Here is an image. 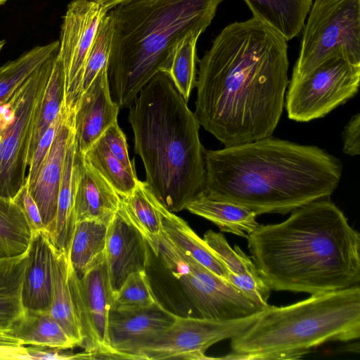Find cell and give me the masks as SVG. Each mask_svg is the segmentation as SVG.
Instances as JSON below:
<instances>
[{
    "label": "cell",
    "mask_w": 360,
    "mask_h": 360,
    "mask_svg": "<svg viewBox=\"0 0 360 360\" xmlns=\"http://www.w3.org/2000/svg\"><path fill=\"white\" fill-rule=\"evenodd\" d=\"M261 312L231 320L177 315L173 324L143 349L141 360L213 359L205 355L210 346L242 333Z\"/></svg>",
    "instance_id": "11"
},
{
    "label": "cell",
    "mask_w": 360,
    "mask_h": 360,
    "mask_svg": "<svg viewBox=\"0 0 360 360\" xmlns=\"http://www.w3.org/2000/svg\"><path fill=\"white\" fill-rule=\"evenodd\" d=\"M224 1L134 0L108 12L113 24L108 79L120 108L156 74L167 72L179 41L191 30L203 33Z\"/></svg>",
    "instance_id": "5"
},
{
    "label": "cell",
    "mask_w": 360,
    "mask_h": 360,
    "mask_svg": "<svg viewBox=\"0 0 360 360\" xmlns=\"http://www.w3.org/2000/svg\"><path fill=\"white\" fill-rule=\"evenodd\" d=\"M207 197L256 215L286 214L329 198L342 174L338 159L314 146L268 136L205 151Z\"/></svg>",
    "instance_id": "2"
},
{
    "label": "cell",
    "mask_w": 360,
    "mask_h": 360,
    "mask_svg": "<svg viewBox=\"0 0 360 360\" xmlns=\"http://www.w3.org/2000/svg\"><path fill=\"white\" fill-rule=\"evenodd\" d=\"M13 200L24 213L32 232L46 230L37 205L29 192L26 181Z\"/></svg>",
    "instance_id": "40"
},
{
    "label": "cell",
    "mask_w": 360,
    "mask_h": 360,
    "mask_svg": "<svg viewBox=\"0 0 360 360\" xmlns=\"http://www.w3.org/2000/svg\"><path fill=\"white\" fill-rule=\"evenodd\" d=\"M112 154L118 159L130 172L136 173L134 161L129 157L128 146L124 134L118 125L117 121L111 124L102 135Z\"/></svg>",
    "instance_id": "39"
},
{
    "label": "cell",
    "mask_w": 360,
    "mask_h": 360,
    "mask_svg": "<svg viewBox=\"0 0 360 360\" xmlns=\"http://www.w3.org/2000/svg\"><path fill=\"white\" fill-rule=\"evenodd\" d=\"M8 0H0V6L6 3Z\"/></svg>",
    "instance_id": "45"
},
{
    "label": "cell",
    "mask_w": 360,
    "mask_h": 360,
    "mask_svg": "<svg viewBox=\"0 0 360 360\" xmlns=\"http://www.w3.org/2000/svg\"><path fill=\"white\" fill-rule=\"evenodd\" d=\"M226 280L252 301L266 309L271 289L263 281L258 271L234 274L227 271Z\"/></svg>",
    "instance_id": "37"
},
{
    "label": "cell",
    "mask_w": 360,
    "mask_h": 360,
    "mask_svg": "<svg viewBox=\"0 0 360 360\" xmlns=\"http://www.w3.org/2000/svg\"><path fill=\"white\" fill-rule=\"evenodd\" d=\"M81 156L76 148L74 132L66 151L56 217L50 229L46 231L53 247L67 256L76 225L74 199Z\"/></svg>",
    "instance_id": "20"
},
{
    "label": "cell",
    "mask_w": 360,
    "mask_h": 360,
    "mask_svg": "<svg viewBox=\"0 0 360 360\" xmlns=\"http://www.w3.org/2000/svg\"><path fill=\"white\" fill-rule=\"evenodd\" d=\"M112 37V20L107 13L98 26L86 60L82 79V92L91 85L101 72L108 70Z\"/></svg>",
    "instance_id": "34"
},
{
    "label": "cell",
    "mask_w": 360,
    "mask_h": 360,
    "mask_svg": "<svg viewBox=\"0 0 360 360\" xmlns=\"http://www.w3.org/2000/svg\"><path fill=\"white\" fill-rule=\"evenodd\" d=\"M32 230L21 209L13 199L0 196V258L25 253Z\"/></svg>",
    "instance_id": "29"
},
{
    "label": "cell",
    "mask_w": 360,
    "mask_h": 360,
    "mask_svg": "<svg viewBox=\"0 0 360 360\" xmlns=\"http://www.w3.org/2000/svg\"><path fill=\"white\" fill-rule=\"evenodd\" d=\"M157 302L146 271L131 274L114 294L110 309L131 311L145 308Z\"/></svg>",
    "instance_id": "35"
},
{
    "label": "cell",
    "mask_w": 360,
    "mask_h": 360,
    "mask_svg": "<svg viewBox=\"0 0 360 360\" xmlns=\"http://www.w3.org/2000/svg\"><path fill=\"white\" fill-rule=\"evenodd\" d=\"M5 43H6L5 40L0 41V51H1L2 48L4 47Z\"/></svg>",
    "instance_id": "44"
},
{
    "label": "cell",
    "mask_w": 360,
    "mask_h": 360,
    "mask_svg": "<svg viewBox=\"0 0 360 360\" xmlns=\"http://www.w3.org/2000/svg\"><path fill=\"white\" fill-rule=\"evenodd\" d=\"M177 315L158 301L131 311L110 310L108 343L111 359L141 360V353L175 321Z\"/></svg>",
    "instance_id": "14"
},
{
    "label": "cell",
    "mask_w": 360,
    "mask_h": 360,
    "mask_svg": "<svg viewBox=\"0 0 360 360\" xmlns=\"http://www.w3.org/2000/svg\"><path fill=\"white\" fill-rule=\"evenodd\" d=\"M120 209L146 238L150 250L157 255L158 239L162 231L155 197L146 181H138L134 190L121 197Z\"/></svg>",
    "instance_id": "26"
},
{
    "label": "cell",
    "mask_w": 360,
    "mask_h": 360,
    "mask_svg": "<svg viewBox=\"0 0 360 360\" xmlns=\"http://www.w3.org/2000/svg\"><path fill=\"white\" fill-rule=\"evenodd\" d=\"M204 241L225 267L234 274L257 271L253 261L235 245L233 249L221 233L207 231Z\"/></svg>",
    "instance_id": "36"
},
{
    "label": "cell",
    "mask_w": 360,
    "mask_h": 360,
    "mask_svg": "<svg viewBox=\"0 0 360 360\" xmlns=\"http://www.w3.org/2000/svg\"><path fill=\"white\" fill-rule=\"evenodd\" d=\"M360 336V287L313 294L285 307L269 305L244 332L231 339L224 359H292L329 341Z\"/></svg>",
    "instance_id": "6"
},
{
    "label": "cell",
    "mask_w": 360,
    "mask_h": 360,
    "mask_svg": "<svg viewBox=\"0 0 360 360\" xmlns=\"http://www.w3.org/2000/svg\"><path fill=\"white\" fill-rule=\"evenodd\" d=\"M253 17L280 33L287 41L300 33L313 0H244Z\"/></svg>",
    "instance_id": "22"
},
{
    "label": "cell",
    "mask_w": 360,
    "mask_h": 360,
    "mask_svg": "<svg viewBox=\"0 0 360 360\" xmlns=\"http://www.w3.org/2000/svg\"><path fill=\"white\" fill-rule=\"evenodd\" d=\"M180 283L197 316L231 320L264 311L226 279L215 274L179 249L162 231L157 255Z\"/></svg>",
    "instance_id": "9"
},
{
    "label": "cell",
    "mask_w": 360,
    "mask_h": 360,
    "mask_svg": "<svg viewBox=\"0 0 360 360\" xmlns=\"http://www.w3.org/2000/svg\"><path fill=\"white\" fill-rule=\"evenodd\" d=\"M8 329L23 345L62 349L77 347L49 311L25 310Z\"/></svg>",
    "instance_id": "23"
},
{
    "label": "cell",
    "mask_w": 360,
    "mask_h": 360,
    "mask_svg": "<svg viewBox=\"0 0 360 360\" xmlns=\"http://www.w3.org/2000/svg\"><path fill=\"white\" fill-rule=\"evenodd\" d=\"M155 202L163 231L169 240L198 263L219 276L226 279L227 269L204 240L193 231L186 221L166 209L156 198Z\"/></svg>",
    "instance_id": "21"
},
{
    "label": "cell",
    "mask_w": 360,
    "mask_h": 360,
    "mask_svg": "<svg viewBox=\"0 0 360 360\" xmlns=\"http://www.w3.org/2000/svg\"><path fill=\"white\" fill-rule=\"evenodd\" d=\"M190 212L216 224L221 231L247 237L259 225L250 210L226 201L211 199L202 193L186 207Z\"/></svg>",
    "instance_id": "24"
},
{
    "label": "cell",
    "mask_w": 360,
    "mask_h": 360,
    "mask_svg": "<svg viewBox=\"0 0 360 360\" xmlns=\"http://www.w3.org/2000/svg\"><path fill=\"white\" fill-rule=\"evenodd\" d=\"M121 201V196L82 154L74 199L76 222L96 220L108 225L118 211Z\"/></svg>",
    "instance_id": "19"
},
{
    "label": "cell",
    "mask_w": 360,
    "mask_h": 360,
    "mask_svg": "<svg viewBox=\"0 0 360 360\" xmlns=\"http://www.w3.org/2000/svg\"><path fill=\"white\" fill-rule=\"evenodd\" d=\"M107 11L90 0H72L63 18L57 57L65 78V103L75 111L82 94L86 60L98 26Z\"/></svg>",
    "instance_id": "13"
},
{
    "label": "cell",
    "mask_w": 360,
    "mask_h": 360,
    "mask_svg": "<svg viewBox=\"0 0 360 360\" xmlns=\"http://www.w3.org/2000/svg\"><path fill=\"white\" fill-rule=\"evenodd\" d=\"M108 226L96 220L76 222L68 260L79 276L84 274L105 257Z\"/></svg>",
    "instance_id": "25"
},
{
    "label": "cell",
    "mask_w": 360,
    "mask_h": 360,
    "mask_svg": "<svg viewBox=\"0 0 360 360\" xmlns=\"http://www.w3.org/2000/svg\"><path fill=\"white\" fill-rule=\"evenodd\" d=\"M257 270L271 290L311 295L359 285L360 235L328 198L246 237Z\"/></svg>",
    "instance_id": "3"
},
{
    "label": "cell",
    "mask_w": 360,
    "mask_h": 360,
    "mask_svg": "<svg viewBox=\"0 0 360 360\" xmlns=\"http://www.w3.org/2000/svg\"><path fill=\"white\" fill-rule=\"evenodd\" d=\"M68 283L83 338L82 347L91 359H111L108 323L113 292L105 256L80 276L68 260Z\"/></svg>",
    "instance_id": "12"
},
{
    "label": "cell",
    "mask_w": 360,
    "mask_h": 360,
    "mask_svg": "<svg viewBox=\"0 0 360 360\" xmlns=\"http://www.w3.org/2000/svg\"><path fill=\"white\" fill-rule=\"evenodd\" d=\"M55 248L46 230L33 232L22 283L25 310L49 311L53 297V261Z\"/></svg>",
    "instance_id": "18"
},
{
    "label": "cell",
    "mask_w": 360,
    "mask_h": 360,
    "mask_svg": "<svg viewBox=\"0 0 360 360\" xmlns=\"http://www.w3.org/2000/svg\"><path fill=\"white\" fill-rule=\"evenodd\" d=\"M149 249L146 238L120 207L108 224L105 251L113 295L131 274L146 271Z\"/></svg>",
    "instance_id": "15"
},
{
    "label": "cell",
    "mask_w": 360,
    "mask_h": 360,
    "mask_svg": "<svg viewBox=\"0 0 360 360\" xmlns=\"http://www.w3.org/2000/svg\"><path fill=\"white\" fill-rule=\"evenodd\" d=\"M84 159L96 169L121 196L129 195L139 181L110 152L101 137L84 154Z\"/></svg>",
    "instance_id": "32"
},
{
    "label": "cell",
    "mask_w": 360,
    "mask_h": 360,
    "mask_svg": "<svg viewBox=\"0 0 360 360\" xmlns=\"http://www.w3.org/2000/svg\"><path fill=\"white\" fill-rule=\"evenodd\" d=\"M49 312L76 346L82 347L83 338L68 283V256L56 248L53 261V297Z\"/></svg>",
    "instance_id": "27"
},
{
    "label": "cell",
    "mask_w": 360,
    "mask_h": 360,
    "mask_svg": "<svg viewBox=\"0 0 360 360\" xmlns=\"http://www.w3.org/2000/svg\"><path fill=\"white\" fill-rule=\"evenodd\" d=\"M101 6L107 12L117 6L129 4L134 0H90Z\"/></svg>",
    "instance_id": "43"
},
{
    "label": "cell",
    "mask_w": 360,
    "mask_h": 360,
    "mask_svg": "<svg viewBox=\"0 0 360 360\" xmlns=\"http://www.w3.org/2000/svg\"><path fill=\"white\" fill-rule=\"evenodd\" d=\"M57 53L0 103L1 197L13 199L25 183L33 125Z\"/></svg>",
    "instance_id": "7"
},
{
    "label": "cell",
    "mask_w": 360,
    "mask_h": 360,
    "mask_svg": "<svg viewBox=\"0 0 360 360\" xmlns=\"http://www.w3.org/2000/svg\"><path fill=\"white\" fill-rule=\"evenodd\" d=\"M65 111V106L63 104L61 111L56 119L49 126L45 133L41 137L28 165L29 171L25 179L27 185L32 183L35 179L40 167L43 163L45 158L46 157L55 139V136L58 132V130L63 119Z\"/></svg>",
    "instance_id": "38"
},
{
    "label": "cell",
    "mask_w": 360,
    "mask_h": 360,
    "mask_svg": "<svg viewBox=\"0 0 360 360\" xmlns=\"http://www.w3.org/2000/svg\"><path fill=\"white\" fill-rule=\"evenodd\" d=\"M359 81L360 66L338 57L324 61L290 81L285 96L288 117L304 122L324 117L357 93Z\"/></svg>",
    "instance_id": "10"
},
{
    "label": "cell",
    "mask_w": 360,
    "mask_h": 360,
    "mask_svg": "<svg viewBox=\"0 0 360 360\" xmlns=\"http://www.w3.org/2000/svg\"><path fill=\"white\" fill-rule=\"evenodd\" d=\"M64 103V72L61 63L56 56L34 122L27 154L28 165L41 137L56 119Z\"/></svg>",
    "instance_id": "30"
},
{
    "label": "cell",
    "mask_w": 360,
    "mask_h": 360,
    "mask_svg": "<svg viewBox=\"0 0 360 360\" xmlns=\"http://www.w3.org/2000/svg\"><path fill=\"white\" fill-rule=\"evenodd\" d=\"M287 41L252 17L225 27L198 61L194 114L225 147L272 135L288 84Z\"/></svg>",
    "instance_id": "1"
},
{
    "label": "cell",
    "mask_w": 360,
    "mask_h": 360,
    "mask_svg": "<svg viewBox=\"0 0 360 360\" xmlns=\"http://www.w3.org/2000/svg\"><path fill=\"white\" fill-rule=\"evenodd\" d=\"M28 360L27 347L11 333L0 328V360Z\"/></svg>",
    "instance_id": "41"
},
{
    "label": "cell",
    "mask_w": 360,
    "mask_h": 360,
    "mask_svg": "<svg viewBox=\"0 0 360 360\" xmlns=\"http://www.w3.org/2000/svg\"><path fill=\"white\" fill-rule=\"evenodd\" d=\"M59 41L37 46L0 66V103L8 98L44 62L57 53Z\"/></svg>",
    "instance_id": "31"
},
{
    "label": "cell",
    "mask_w": 360,
    "mask_h": 360,
    "mask_svg": "<svg viewBox=\"0 0 360 360\" xmlns=\"http://www.w3.org/2000/svg\"><path fill=\"white\" fill-rule=\"evenodd\" d=\"M27 261V251L17 257L0 258V328H8L25 311L21 289Z\"/></svg>",
    "instance_id": "28"
},
{
    "label": "cell",
    "mask_w": 360,
    "mask_h": 360,
    "mask_svg": "<svg viewBox=\"0 0 360 360\" xmlns=\"http://www.w3.org/2000/svg\"><path fill=\"white\" fill-rule=\"evenodd\" d=\"M75 111L65 108L63 119L50 150L28 190L39 208L48 231L54 221L65 158L74 133Z\"/></svg>",
    "instance_id": "17"
},
{
    "label": "cell",
    "mask_w": 360,
    "mask_h": 360,
    "mask_svg": "<svg viewBox=\"0 0 360 360\" xmlns=\"http://www.w3.org/2000/svg\"><path fill=\"white\" fill-rule=\"evenodd\" d=\"M202 34L200 30H191L179 41L167 72L187 103L196 86V44Z\"/></svg>",
    "instance_id": "33"
},
{
    "label": "cell",
    "mask_w": 360,
    "mask_h": 360,
    "mask_svg": "<svg viewBox=\"0 0 360 360\" xmlns=\"http://www.w3.org/2000/svg\"><path fill=\"white\" fill-rule=\"evenodd\" d=\"M166 72L156 74L129 108L134 151L146 182L169 211L180 212L200 195L205 180L200 124Z\"/></svg>",
    "instance_id": "4"
},
{
    "label": "cell",
    "mask_w": 360,
    "mask_h": 360,
    "mask_svg": "<svg viewBox=\"0 0 360 360\" xmlns=\"http://www.w3.org/2000/svg\"><path fill=\"white\" fill-rule=\"evenodd\" d=\"M360 115L357 113L352 117L342 134L343 152L349 155L355 156L360 153Z\"/></svg>",
    "instance_id": "42"
},
{
    "label": "cell",
    "mask_w": 360,
    "mask_h": 360,
    "mask_svg": "<svg viewBox=\"0 0 360 360\" xmlns=\"http://www.w3.org/2000/svg\"><path fill=\"white\" fill-rule=\"evenodd\" d=\"M308 15L291 80L335 57L360 66V0H315Z\"/></svg>",
    "instance_id": "8"
},
{
    "label": "cell",
    "mask_w": 360,
    "mask_h": 360,
    "mask_svg": "<svg viewBox=\"0 0 360 360\" xmlns=\"http://www.w3.org/2000/svg\"><path fill=\"white\" fill-rule=\"evenodd\" d=\"M120 106L112 99L108 70L101 72L82 92L75 110L74 132L77 150L84 154L117 121Z\"/></svg>",
    "instance_id": "16"
}]
</instances>
